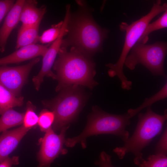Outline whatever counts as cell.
Here are the masks:
<instances>
[{
    "label": "cell",
    "mask_w": 167,
    "mask_h": 167,
    "mask_svg": "<svg viewBox=\"0 0 167 167\" xmlns=\"http://www.w3.org/2000/svg\"><path fill=\"white\" fill-rule=\"evenodd\" d=\"M167 10V3L162 5L161 1L157 0L154 3L150 11L145 15L130 25L125 22H122L120 24V30L126 32L122 52L115 63H109L106 66L109 68L108 73L110 77L117 76L118 78L123 89L130 90L132 85V82L127 79L123 71L124 62L129 52L138 41L150 21L160 13Z\"/></svg>",
    "instance_id": "obj_5"
},
{
    "label": "cell",
    "mask_w": 167,
    "mask_h": 167,
    "mask_svg": "<svg viewBox=\"0 0 167 167\" xmlns=\"http://www.w3.org/2000/svg\"><path fill=\"white\" fill-rule=\"evenodd\" d=\"M19 164V158L17 156H13L11 158L8 156L0 162V167H11L13 165Z\"/></svg>",
    "instance_id": "obj_27"
},
{
    "label": "cell",
    "mask_w": 167,
    "mask_h": 167,
    "mask_svg": "<svg viewBox=\"0 0 167 167\" xmlns=\"http://www.w3.org/2000/svg\"><path fill=\"white\" fill-rule=\"evenodd\" d=\"M167 27V10L154 22L149 24L137 42L145 44L148 40V36L154 31L166 28Z\"/></svg>",
    "instance_id": "obj_19"
},
{
    "label": "cell",
    "mask_w": 167,
    "mask_h": 167,
    "mask_svg": "<svg viewBox=\"0 0 167 167\" xmlns=\"http://www.w3.org/2000/svg\"><path fill=\"white\" fill-rule=\"evenodd\" d=\"M111 156L103 151L100 153L99 159L95 162V164L99 167H114L112 164Z\"/></svg>",
    "instance_id": "obj_26"
},
{
    "label": "cell",
    "mask_w": 167,
    "mask_h": 167,
    "mask_svg": "<svg viewBox=\"0 0 167 167\" xmlns=\"http://www.w3.org/2000/svg\"><path fill=\"white\" fill-rule=\"evenodd\" d=\"M35 0H24L20 15L19 21L23 26L34 24L41 22L46 12V7H38Z\"/></svg>",
    "instance_id": "obj_14"
},
{
    "label": "cell",
    "mask_w": 167,
    "mask_h": 167,
    "mask_svg": "<svg viewBox=\"0 0 167 167\" xmlns=\"http://www.w3.org/2000/svg\"><path fill=\"white\" fill-rule=\"evenodd\" d=\"M30 129L22 125L16 129L2 132L0 135V162L16 148Z\"/></svg>",
    "instance_id": "obj_13"
},
{
    "label": "cell",
    "mask_w": 167,
    "mask_h": 167,
    "mask_svg": "<svg viewBox=\"0 0 167 167\" xmlns=\"http://www.w3.org/2000/svg\"><path fill=\"white\" fill-rule=\"evenodd\" d=\"M24 113H20L12 108L9 109L2 114L0 118V132L23 123Z\"/></svg>",
    "instance_id": "obj_17"
},
{
    "label": "cell",
    "mask_w": 167,
    "mask_h": 167,
    "mask_svg": "<svg viewBox=\"0 0 167 167\" xmlns=\"http://www.w3.org/2000/svg\"><path fill=\"white\" fill-rule=\"evenodd\" d=\"M26 108L23 125L25 127L31 129L38 124V116L35 112L36 107L31 102L28 101L27 102Z\"/></svg>",
    "instance_id": "obj_22"
},
{
    "label": "cell",
    "mask_w": 167,
    "mask_h": 167,
    "mask_svg": "<svg viewBox=\"0 0 167 167\" xmlns=\"http://www.w3.org/2000/svg\"><path fill=\"white\" fill-rule=\"evenodd\" d=\"M24 97L17 96L0 84V115L7 110L23 103Z\"/></svg>",
    "instance_id": "obj_16"
},
{
    "label": "cell",
    "mask_w": 167,
    "mask_h": 167,
    "mask_svg": "<svg viewBox=\"0 0 167 167\" xmlns=\"http://www.w3.org/2000/svg\"><path fill=\"white\" fill-rule=\"evenodd\" d=\"M70 11L66 10L63 21L61 30L58 38L48 47L43 56L42 67L38 74L33 77L32 80L36 90H39L45 76L56 79V75L51 70L55 59L62 45L63 38L67 32V26L70 17Z\"/></svg>",
    "instance_id": "obj_10"
},
{
    "label": "cell",
    "mask_w": 167,
    "mask_h": 167,
    "mask_svg": "<svg viewBox=\"0 0 167 167\" xmlns=\"http://www.w3.org/2000/svg\"><path fill=\"white\" fill-rule=\"evenodd\" d=\"M59 95L44 105L54 112L55 119L52 127L54 131H61L76 118L85 103V96L79 86H71L60 90Z\"/></svg>",
    "instance_id": "obj_6"
},
{
    "label": "cell",
    "mask_w": 167,
    "mask_h": 167,
    "mask_svg": "<svg viewBox=\"0 0 167 167\" xmlns=\"http://www.w3.org/2000/svg\"><path fill=\"white\" fill-rule=\"evenodd\" d=\"M155 153L167 155V128L166 127L162 134L155 149Z\"/></svg>",
    "instance_id": "obj_24"
},
{
    "label": "cell",
    "mask_w": 167,
    "mask_h": 167,
    "mask_svg": "<svg viewBox=\"0 0 167 167\" xmlns=\"http://www.w3.org/2000/svg\"><path fill=\"white\" fill-rule=\"evenodd\" d=\"M15 2L14 0H0V24Z\"/></svg>",
    "instance_id": "obj_25"
},
{
    "label": "cell",
    "mask_w": 167,
    "mask_h": 167,
    "mask_svg": "<svg viewBox=\"0 0 167 167\" xmlns=\"http://www.w3.org/2000/svg\"><path fill=\"white\" fill-rule=\"evenodd\" d=\"M167 45L165 42H158L147 45L136 42L127 56L124 65L130 70L141 64L154 75L166 77L164 65L167 53Z\"/></svg>",
    "instance_id": "obj_7"
},
{
    "label": "cell",
    "mask_w": 167,
    "mask_h": 167,
    "mask_svg": "<svg viewBox=\"0 0 167 167\" xmlns=\"http://www.w3.org/2000/svg\"><path fill=\"white\" fill-rule=\"evenodd\" d=\"M51 44L45 45L36 44L20 48L9 55L0 58V66L18 63L40 56L43 57Z\"/></svg>",
    "instance_id": "obj_11"
},
{
    "label": "cell",
    "mask_w": 167,
    "mask_h": 167,
    "mask_svg": "<svg viewBox=\"0 0 167 167\" xmlns=\"http://www.w3.org/2000/svg\"><path fill=\"white\" fill-rule=\"evenodd\" d=\"M41 22L32 25H21L18 30L15 49L16 50L39 42V31Z\"/></svg>",
    "instance_id": "obj_15"
},
{
    "label": "cell",
    "mask_w": 167,
    "mask_h": 167,
    "mask_svg": "<svg viewBox=\"0 0 167 167\" xmlns=\"http://www.w3.org/2000/svg\"><path fill=\"white\" fill-rule=\"evenodd\" d=\"M70 18L67 26V36L62 40L61 46L71 48L90 57L102 50L103 41L108 30L102 28L85 12Z\"/></svg>",
    "instance_id": "obj_2"
},
{
    "label": "cell",
    "mask_w": 167,
    "mask_h": 167,
    "mask_svg": "<svg viewBox=\"0 0 167 167\" xmlns=\"http://www.w3.org/2000/svg\"><path fill=\"white\" fill-rule=\"evenodd\" d=\"M92 110L84 131L77 136L66 139V146L72 147L79 143L84 148L88 137L100 134L113 135L120 138L123 141L129 137V132L126 129L130 124L131 118L127 113L122 115L110 114L97 106L94 107Z\"/></svg>",
    "instance_id": "obj_4"
},
{
    "label": "cell",
    "mask_w": 167,
    "mask_h": 167,
    "mask_svg": "<svg viewBox=\"0 0 167 167\" xmlns=\"http://www.w3.org/2000/svg\"><path fill=\"white\" fill-rule=\"evenodd\" d=\"M0 52H1V49H0Z\"/></svg>",
    "instance_id": "obj_28"
},
{
    "label": "cell",
    "mask_w": 167,
    "mask_h": 167,
    "mask_svg": "<svg viewBox=\"0 0 167 167\" xmlns=\"http://www.w3.org/2000/svg\"><path fill=\"white\" fill-rule=\"evenodd\" d=\"M40 60V58L37 57L23 65L13 67L0 66V84L19 96L30 71Z\"/></svg>",
    "instance_id": "obj_9"
},
{
    "label": "cell",
    "mask_w": 167,
    "mask_h": 167,
    "mask_svg": "<svg viewBox=\"0 0 167 167\" xmlns=\"http://www.w3.org/2000/svg\"><path fill=\"white\" fill-rule=\"evenodd\" d=\"M54 64L58 81L56 91L71 86H82L92 89L98 83L94 79L95 64L91 57L72 48L69 51L61 46Z\"/></svg>",
    "instance_id": "obj_1"
},
{
    "label": "cell",
    "mask_w": 167,
    "mask_h": 167,
    "mask_svg": "<svg viewBox=\"0 0 167 167\" xmlns=\"http://www.w3.org/2000/svg\"><path fill=\"white\" fill-rule=\"evenodd\" d=\"M24 0H17L5 16L0 28V49L1 52L5 50L8 38L12 30L20 22V15Z\"/></svg>",
    "instance_id": "obj_12"
},
{
    "label": "cell",
    "mask_w": 167,
    "mask_h": 167,
    "mask_svg": "<svg viewBox=\"0 0 167 167\" xmlns=\"http://www.w3.org/2000/svg\"><path fill=\"white\" fill-rule=\"evenodd\" d=\"M55 119L53 112L47 109H43L38 116V124L41 131L45 132L52 127Z\"/></svg>",
    "instance_id": "obj_23"
},
{
    "label": "cell",
    "mask_w": 167,
    "mask_h": 167,
    "mask_svg": "<svg viewBox=\"0 0 167 167\" xmlns=\"http://www.w3.org/2000/svg\"><path fill=\"white\" fill-rule=\"evenodd\" d=\"M63 21L53 24L49 28L45 31L39 36V41L42 44H51L59 36L62 28Z\"/></svg>",
    "instance_id": "obj_20"
},
{
    "label": "cell",
    "mask_w": 167,
    "mask_h": 167,
    "mask_svg": "<svg viewBox=\"0 0 167 167\" xmlns=\"http://www.w3.org/2000/svg\"><path fill=\"white\" fill-rule=\"evenodd\" d=\"M139 167H167L166 155L159 153L150 155L147 160L144 159Z\"/></svg>",
    "instance_id": "obj_21"
},
{
    "label": "cell",
    "mask_w": 167,
    "mask_h": 167,
    "mask_svg": "<svg viewBox=\"0 0 167 167\" xmlns=\"http://www.w3.org/2000/svg\"><path fill=\"white\" fill-rule=\"evenodd\" d=\"M138 114V121L133 135L123 141V146L116 148L113 151L120 159H123L127 153H132L135 156L134 163L138 166L144 159L142 150L161 133L167 119V111L166 109L163 114H159L153 112L149 106L145 113Z\"/></svg>",
    "instance_id": "obj_3"
},
{
    "label": "cell",
    "mask_w": 167,
    "mask_h": 167,
    "mask_svg": "<svg viewBox=\"0 0 167 167\" xmlns=\"http://www.w3.org/2000/svg\"><path fill=\"white\" fill-rule=\"evenodd\" d=\"M167 97V82L157 92L151 97L145 99L143 103L137 108L129 109L127 112L131 118L140 112L145 108H147L158 101L163 100Z\"/></svg>",
    "instance_id": "obj_18"
},
{
    "label": "cell",
    "mask_w": 167,
    "mask_h": 167,
    "mask_svg": "<svg viewBox=\"0 0 167 167\" xmlns=\"http://www.w3.org/2000/svg\"><path fill=\"white\" fill-rule=\"evenodd\" d=\"M69 126L62 128L59 135L54 132L52 127L45 132L44 136L39 140L41 147L38 154V167H49L60 154L66 153L67 150L63 146L66 140L65 133Z\"/></svg>",
    "instance_id": "obj_8"
}]
</instances>
